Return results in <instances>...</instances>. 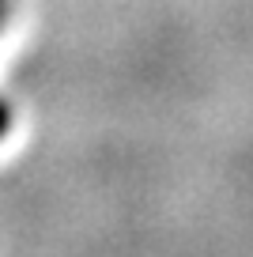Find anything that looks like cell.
<instances>
[{
	"instance_id": "cell-1",
	"label": "cell",
	"mask_w": 253,
	"mask_h": 257,
	"mask_svg": "<svg viewBox=\"0 0 253 257\" xmlns=\"http://www.w3.org/2000/svg\"><path fill=\"white\" fill-rule=\"evenodd\" d=\"M4 12H8V0H0V23H4ZM8 106L0 102V137H4V133H8Z\"/></svg>"
}]
</instances>
